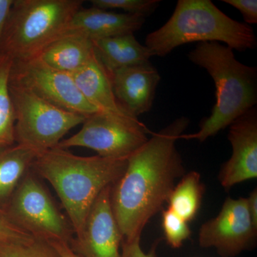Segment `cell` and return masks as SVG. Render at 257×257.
<instances>
[{
	"mask_svg": "<svg viewBox=\"0 0 257 257\" xmlns=\"http://www.w3.org/2000/svg\"><path fill=\"white\" fill-rule=\"evenodd\" d=\"M189 124L188 118L181 116L154 134L128 157L124 174L111 185V209L123 241L141 238L145 226L185 175L177 143Z\"/></svg>",
	"mask_w": 257,
	"mask_h": 257,
	"instance_id": "cell-1",
	"label": "cell"
},
{
	"mask_svg": "<svg viewBox=\"0 0 257 257\" xmlns=\"http://www.w3.org/2000/svg\"><path fill=\"white\" fill-rule=\"evenodd\" d=\"M126 166L127 159L77 156L55 147L37 155L31 169L55 189L78 237L96 198L121 177Z\"/></svg>",
	"mask_w": 257,
	"mask_h": 257,
	"instance_id": "cell-2",
	"label": "cell"
},
{
	"mask_svg": "<svg viewBox=\"0 0 257 257\" xmlns=\"http://www.w3.org/2000/svg\"><path fill=\"white\" fill-rule=\"evenodd\" d=\"M189 60L205 69L214 80L216 103L197 133L180 139L203 143L229 126L257 103V69L236 60L231 48L219 42H200L188 54Z\"/></svg>",
	"mask_w": 257,
	"mask_h": 257,
	"instance_id": "cell-3",
	"label": "cell"
},
{
	"mask_svg": "<svg viewBox=\"0 0 257 257\" xmlns=\"http://www.w3.org/2000/svg\"><path fill=\"white\" fill-rule=\"evenodd\" d=\"M209 42L239 52L257 45L251 27L230 18L210 0H179L170 20L147 35L145 45L153 56L165 57L181 45Z\"/></svg>",
	"mask_w": 257,
	"mask_h": 257,
	"instance_id": "cell-4",
	"label": "cell"
},
{
	"mask_svg": "<svg viewBox=\"0 0 257 257\" xmlns=\"http://www.w3.org/2000/svg\"><path fill=\"white\" fill-rule=\"evenodd\" d=\"M82 0H15L0 45V53L13 61L38 57L60 37Z\"/></svg>",
	"mask_w": 257,
	"mask_h": 257,
	"instance_id": "cell-5",
	"label": "cell"
},
{
	"mask_svg": "<svg viewBox=\"0 0 257 257\" xmlns=\"http://www.w3.org/2000/svg\"><path fill=\"white\" fill-rule=\"evenodd\" d=\"M15 112V144L37 155L58 147L64 135L85 116L52 105L31 91L10 83Z\"/></svg>",
	"mask_w": 257,
	"mask_h": 257,
	"instance_id": "cell-6",
	"label": "cell"
},
{
	"mask_svg": "<svg viewBox=\"0 0 257 257\" xmlns=\"http://www.w3.org/2000/svg\"><path fill=\"white\" fill-rule=\"evenodd\" d=\"M5 211L15 224L35 239L69 244L74 239L68 218L57 208L32 169L19 184Z\"/></svg>",
	"mask_w": 257,
	"mask_h": 257,
	"instance_id": "cell-7",
	"label": "cell"
},
{
	"mask_svg": "<svg viewBox=\"0 0 257 257\" xmlns=\"http://www.w3.org/2000/svg\"><path fill=\"white\" fill-rule=\"evenodd\" d=\"M149 133L134 115L99 111L87 116L78 133L62 140L57 147H84L101 157L127 159L148 141Z\"/></svg>",
	"mask_w": 257,
	"mask_h": 257,
	"instance_id": "cell-8",
	"label": "cell"
},
{
	"mask_svg": "<svg viewBox=\"0 0 257 257\" xmlns=\"http://www.w3.org/2000/svg\"><path fill=\"white\" fill-rule=\"evenodd\" d=\"M10 83L29 89L64 110L85 117L99 112L79 91L72 74L52 68L39 57L14 61Z\"/></svg>",
	"mask_w": 257,
	"mask_h": 257,
	"instance_id": "cell-9",
	"label": "cell"
},
{
	"mask_svg": "<svg viewBox=\"0 0 257 257\" xmlns=\"http://www.w3.org/2000/svg\"><path fill=\"white\" fill-rule=\"evenodd\" d=\"M256 233L246 198L228 197L218 215L202 224L199 243L203 248H215L221 257H234L253 246Z\"/></svg>",
	"mask_w": 257,
	"mask_h": 257,
	"instance_id": "cell-10",
	"label": "cell"
},
{
	"mask_svg": "<svg viewBox=\"0 0 257 257\" xmlns=\"http://www.w3.org/2000/svg\"><path fill=\"white\" fill-rule=\"evenodd\" d=\"M111 186L101 191L93 204L82 234L70 246L81 257H121L122 235L111 205Z\"/></svg>",
	"mask_w": 257,
	"mask_h": 257,
	"instance_id": "cell-11",
	"label": "cell"
},
{
	"mask_svg": "<svg viewBox=\"0 0 257 257\" xmlns=\"http://www.w3.org/2000/svg\"><path fill=\"white\" fill-rule=\"evenodd\" d=\"M228 140L232 154L221 167L219 180L225 190L257 177V110L256 106L229 125Z\"/></svg>",
	"mask_w": 257,
	"mask_h": 257,
	"instance_id": "cell-12",
	"label": "cell"
},
{
	"mask_svg": "<svg viewBox=\"0 0 257 257\" xmlns=\"http://www.w3.org/2000/svg\"><path fill=\"white\" fill-rule=\"evenodd\" d=\"M109 76L115 98L123 109L137 117L150 111L161 79L150 62L118 69Z\"/></svg>",
	"mask_w": 257,
	"mask_h": 257,
	"instance_id": "cell-13",
	"label": "cell"
},
{
	"mask_svg": "<svg viewBox=\"0 0 257 257\" xmlns=\"http://www.w3.org/2000/svg\"><path fill=\"white\" fill-rule=\"evenodd\" d=\"M145 22L146 18L141 15L116 13L94 7L82 8L74 15L63 34H79L94 41L134 34L143 28Z\"/></svg>",
	"mask_w": 257,
	"mask_h": 257,
	"instance_id": "cell-14",
	"label": "cell"
},
{
	"mask_svg": "<svg viewBox=\"0 0 257 257\" xmlns=\"http://www.w3.org/2000/svg\"><path fill=\"white\" fill-rule=\"evenodd\" d=\"M72 76L83 96L98 111L119 115L132 114L116 101L110 76L98 60L96 54L89 63Z\"/></svg>",
	"mask_w": 257,
	"mask_h": 257,
	"instance_id": "cell-15",
	"label": "cell"
},
{
	"mask_svg": "<svg viewBox=\"0 0 257 257\" xmlns=\"http://www.w3.org/2000/svg\"><path fill=\"white\" fill-rule=\"evenodd\" d=\"M95 56L92 40L74 33H65L47 45L39 58L52 68L74 74Z\"/></svg>",
	"mask_w": 257,
	"mask_h": 257,
	"instance_id": "cell-16",
	"label": "cell"
},
{
	"mask_svg": "<svg viewBox=\"0 0 257 257\" xmlns=\"http://www.w3.org/2000/svg\"><path fill=\"white\" fill-rule=\"evenodd\" d=\"M98 60L108 73L150 62L151 51L138 41L134 34L92 41Z\"/></svg>",
	"mask_w": 257,
	"mask_h": 257,
	"instance_id": "cell-17",
	"label": "cell"
},
{
	"mask_svg": "<svg viewBox=\"0 0 257 257\" xmlns=\"http://www.w3.org/2000/svg\"><path fill=\"white\" fill-rule=\"evenodd\" d=\"M37 155L33 150L17 144L0 150V209L5 210Z\"/></svg>",
	"mask_w": 257,
	"mask_h": 257,
	"instance_id": "cell-18",
	"label": "cell"
},
{
	"mask_svg": "<svg viewBox=\"0 0 257 257\" xmlns=\"http://www.w3.org/2000/svg\"><path fill=\"white\" fill-rule=\"evenodd\" d=\"M204 186L199 172L185 174L171 193L167 202L169 209L189 222L197 215L202 205Z\"/></svg>",
	"mask_w": 257,
	"mask_h": 257,
	"instance_id": "cell-19",
	"label": "cell"
},
{
	"mask_svg": "<svg viewBox=\"0 0 257 257\" xmlns=\"http://www.w3.org/2000/svg\"><path fill=\"white\" fill-rule=\"evenodd\" d=\"M13 59L0 53V150L15 145V112L10 92Z\"/></svg>",
	"mask_w": 257,
	"mask_h": 257,
	"instance_id": "cell-20",
	"label": "cell"
},
{
	"mask_svg": "<svg viewBox=\"0 0 257 257\" xmlns=\"http://www.w3.org/2000/svg\"><path fill=\"white\" fill-rule=\"evenodd\" d=\"M0 257H61L46 241L34 239L26 243L0 242Z\"/></svg>",
	"mask_w": 257,
	"mask_h": 257,
	"instance_id": "cell-21",
	"label": "cell"
},
{
	"mask_svg": "<svg viewBox=\"0 0 257 257\" xmlns=\"http://www.w3.org/2000/svg\"><path fill=\"white\" fill-rule=\"evenodd\" d=\"M162 228L166 241L174 248H180L192 234L188 222L169 208L162 211Z\"/></svg>",
	"mask_w": 257,
	"mask_h": 257,
	"instance_id": "cell-22",
	"label": "cell"
},
{
	"mask_svg": "<svg viewBox=\"0 0 257 257\" xmlns=\"http://www.w3.org/2000/svg\"><path fill=\"white\" fill-rule=\"evenodd\" d=\"M94 8L104 10H121L125 13L146 18L158 8L159 0H91Z\"/></svg>",
	"mask_w": 257,
	"mask_h": 257,
	"instance_id": "cell-23",
	"label": "cell"
},
{
	"mask_svg": "<svg viewBox=\"0 0 257 257\" xmlns=\"http://www.w3.org/2000/svg\"><path fill=\"white\" fill-rule=\"evenodd\" d=\"M35 238L10 219L6 211L0 209V242L26 243Z\"/></svg>",
	"mask_w": 257,
	"mask_h": 257,
	"instance_id": "cell-24",
	"label": "cell"
},
{
	"mask_svg": "<svg viewBox=\"0 0 257 257\" xmlns=\"http://www.w3.org/2000/svg\"><path fill=\"white\" fill-rule=\"evenodd\" d=\"M140 239L138 238L132 241H123L121 243V257H157V249L160 239L157 240L152 245L150 251L145 253L140 245Z\"/></svg>",
	"mask_w": 257,
	"mask_h": 257,
	"instance_id": "cell-25",
	"label": "cell"
},
{
	"mask_svg": "<svg viewBox=\"0 0 257 257\" xmlns=\"http://www.w3.org/2000/svg\"><path fill=\"white\" fill-rule=\"evenodd\" d=\"M223 2L239 10L246 25L257 23L256 0H223Z\"/></svg>",
	"mask_w": 257,
	"mask_h": 257,
	"instance_id": "cell-26",
	"label": "cell"
},
{
	"mask_svg": "<svg viewBox=\"0 0 257 257\" xmlns=\"http://www.w3.org/2000/svg\"><path fill=\"white\" fill-rule=\"evenodd\" d=\"M15 0H0V45Z\"/></svg>",
	"mask_w": 257,
	"mask_h": 257,
	"instance_id": "cell-27",
	"label": "cell"
},
{
	"mask_svg": "<svg viewBox=\"0 0 257 257\" xmlns=\"http://www.w3.org/2000/svg\"><path fill=\"white\" fill-rule=\"evenodd\" d=\"M247 200V207L250 217L253 226L257 229V191L255 189L250 194L249 197L246 198Z\"/></svg>",
	"mask_w": 257,
	"mask_h": 257,
	"instance_id": "cell-28",
	"label": "cell"
},
{
	"mask_svg": "<svg viewBox=\"0 0 257 257\" xmlns=\"http://www.w3.org/2000/svg\"><path fill=\"white\" fill-rule=\"evenodd\" d=\"M50 244L55 248L56 251L59 253L61 257H81L74 252L69 243L57 242L50 243Z\"/></svg>",
	"mask_w": 257,
	"mask_h": 257,
	"instance_id": "cell-29",
	"label": "cell"
}]
</instances>
